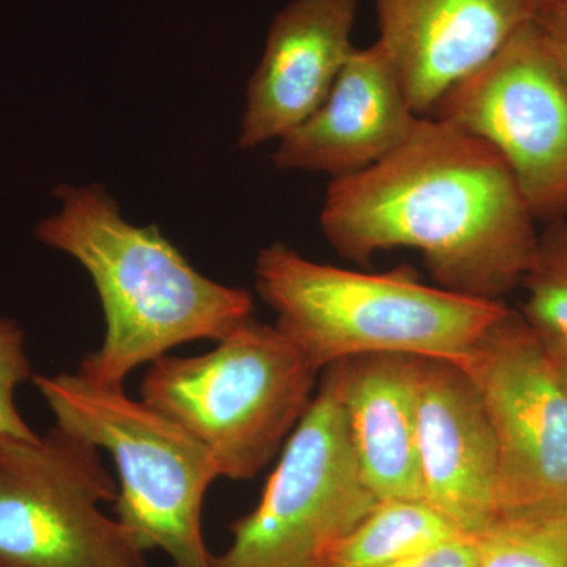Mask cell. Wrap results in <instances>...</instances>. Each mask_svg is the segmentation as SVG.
<instances>
[{
	"label": "cell",
	"instance_id": "cell-1",
	"mask_svg": "<svg viewBox=\"0 0 567 567\" xmlns=\"http://www.w3.org/2000/svg\"><path fill=\"white\" fill-rule=\"evenodd\" d=\"M505 159L486 141L420 117L382 162L328 185L320 226L339 256L368 265L412 248L442 289L502 301L524 279L539 235Z\"/></svg>",
	"mask_w": 567,
	"mask_h": 567
},
{
	"label": "cell",
	"instance_id": "cell-2",
	"mask_svg": "<svg viewBox=\"0 0 567 567\" xmlns=\"http://www.w3.org/2000/svg\"><path fill=\"white\" fill-rule=\"evenodd\" d=\"M61 210L37 226V238L69 254L91 276L106 334L78 374L123 386L134 369L188 342H218L252 319L251 293L196 270L155 226L123 218L100 185L55 188Z\"/></svg>",
	"mask_w": 567,
	"mask_h": 567
},
{
	"label": "cell",
	"instance_id": "cell-3",
	"mask_svg": "<svg viewBox=\"0 0 567 567\" xmlns=\"http://www.w3.org/2000/svg\"><path fill=\"white\" fill-rule=\"evenodd\" d=\"M256 289L276 327L323 372L361 354L464 360L507 311L503 301L425 286L406 268L363 274L274 244L257 256Z\"/></svg>",
	"mask_w": 567,
	"mask_h": 567
},
{
	"label": "cell",
	"instance_id": "cell-4",
	"mask_svg": "<svg viewBox=\"0 0 567 567\" xmlns=\"http://www.w3.org/2000/svg\"><path fill=\"white\" fill-rule=\"evenodd\" d=\"M320 374L276 324L249 319L210 352L153 361L141 395L208 451L219 476L246 481L281 453Z\"/></svg>",
	"mask_w": 567,
	"mask_h": 567
},
{
	"label": "cell",
	"instance_id": "cell-5",
	"mask_svg": "<svg viewBox=\"0 0 567 567\" xmlns=\"http://www.w3.org/2000/svg\"><path fill=\"white\" fill-rule=\"evenodd\" d=\"M55 424L82 436L114 461L115 518L142 550H163L173 567H213L203 509L219 472L208 451L123 386L81 374L33 375Z\"/></svg>",
	"mask_w": 567,
	"mask_h": 567
},
{
	"label": "cell",
	"instance_id": "cell-6",
	"mask_svg": "<svg viewBox=\"0 0 567 567\" xmlns=\"http://www.w3.org/2000/svg\"><path fill=\"white\" fill-rule=\"evenodd\" d=\"M354 458L336 364L281 451L262 498L230 525L233 543L213 567H328L377 506Z\"/></svg>",
	"mask_w": 567,
	"mask_h": 567
},
{
	"label": "cell",
	"instance_id": "cell-7",
	"mask_svg": "<svg viewBox=\"0 0 567 567\" xmlns=\"http://www.w3.org/2000/svg\"><path fill=\"white\" fill-rule=\"evenodd\" d=\"M117 492L102 451L61 425L0 442V567H145L128 529L100 509Z\"/></svg>",
	"mask_w": 567,
	"mask_h": 567
},
{
	"label": "cell",
	"instance_id": "cell-8",
	"mask_svg": "<svg viewBox=\"0 0 567 567\" xmlns=\"http://www.w3.org/2000/svg\"><path fill=\"white\" fill-rule=\"evenodd\" d=\"M429 117L492 145L536 219H566L567 65L536 18L451 89Z\"/></svg>",
	"mask_w": 567,
	"mask_h": 567
},
{
	"label": "cell",
	"instance_id": "cell-9",
	"mask_svg": "<svg viewBox=\"0 0 567 567\" xmlns=\"http://www.w3.org/2000/svg\"><path fill=\"white\" fill-rule=\"evenodd\" d=\"M457 364L494 429L499 516L566 513L567 393L543 339L507 308Z\"/></svg>",
	"mask_w": 567,
	"mask_h": 567
},
{
	"label": "cell",
	"instance_id": "cell-10",
	"mask_svg": "<svg viewBox=\"0 0 567 567\" xmlns=\"http://www.w3.org/2000/svg\"><path fill=\"white\" fill-rule=\"evenodd\" d=\"M416 445L424 502L480 535L499 516L498 446L480 391L453 361L421 358Z\"/></svg>",
	"mask_w": 567,
	"mask_h": 567
},
{
	"label": "cell",
	"instance_id": "cell-11",
	"mask_svg": "<svg viewBox=\"0 0 567 567\" xmlns=\"http://www.w3.org/2000/svg\"><path fill=\"white\" fill-rule=\"evenodd\" d=\"M379 40L420 117L491 61L527 22L533 0H374Z\"/></svg>",
	"mask_w": 567,
	"mask_h": 567
},
{
	"label": "cell",
	"instance_id": "cell-12",
	"mask_svg": "<svg viewBox=\"0 0 567 567\" xmlns=\"http://www.w3.org/2000/svg\"><path fill=\"white\" fill-rule=\"evenodd\" d=\"M357 0H292L271 22L249 78L238 147L248 151L308 121L352 52Z\"/></svg>",
	"mask_w": 567,
	"mask_h": 567
},
{
	"label": "cell",
	"instance_id": "cell-13",
	"mask_svg": "<svg viewBox=\"0 0 567 567\" xmlns=\"http://www.w3.org/2000/svg\"><path fill=\"white\" fill-rule=\"evenodd\" d=\"M417 121L382 48H357L319 110L278 141L274 163L331 178L361 173L398 151Z\"/></svg>",
	"mask_w": 567,
	"mask_h": 567
},
{
	"label": "cell",
	"instance_id": "cell-14",
	"mask_svg": "<svg viewBox=\"0 0 567 567\" xmlns=\"http://www.w3.org/2000/svg\"><path fill=\"white\" fill-rule=\"evenodd\" d=\"M421 357L361 354L336 363L347 431L365 486L380 499H423L416 445Z\"/></svg>",
	"mask_w": 567,
	"mask_h": 567
},
{
	"label": "cell",
	"instance_id": "cell-15",
	"mask_svg": "<svg viewBox=\"0 0 567 567\" xmlns=\"http://www.w3.org/2000/svg\"><path fill=\"white\" fill-rule=\"evenodd\" d=\"M466 536L424 499H383L342 540L328 567H388Z\"/></svg>",
	"mask_w": 567,
	"mask_h": 567
},
{
	"label": "cell",
	"instance_id": "cell-16",
	"mask_svg": "<svg viewBox=\"0 0 567 567\" xmlns=\"http://www.w3.org/2000/svg\"><path fill=\"white\" fill-rule=\"evenodd\" d=\"M476 567H567V514H502L475 536Z\"/></svg>",
	"mask_w": 567,
	"mask_h": 567
},
{
	"label": "cell",
	"instance_id": "cell-17",
	"mask_svg": "<svg viewBox=\"0 0 567 567\" xmlns=\"http://www.w3.org/2000/svg\"><path fill=\"white\" fill-rule=\"evenodd\" d=\"M520 315L551 350H567V219L550 223L522 279Z\"/></svg>",
	"mask_w": 567,
	"mask_h": 567
},
{
	"label": "cell",
	"instance_id": "cell-18",
	"mask_svg": "<svg viewBox=\"0 0 567 567\" xmlns=\"http://www.w3.org/2000/svg\"><path fill=\"white\" fill-rule=\"evenodd\" d=\"M33 379L25 352V336L20 324L9 317L0 319V442H32L39 435L18 412L14 393Z\"/></svg>",
	"mask_w": 567,
	"mask_h": 567
},
{
	"label": "cell",
	"instance_id": "cell-19",
	"mask_svg": "<svg viewBox=\"0 0 567 567\" xmlns=\"http://www.w3.org/2000/svg\"><path fill=\"white\" fill-rule=\"evenodd\" d=\"M388 567H476L475 536H461L451 543Z\"/></svg>",
	"mask_w": 567,
	"mask_h": 567
},
{
	"label": "cell",
	"instance_id": "cell-20",
	"mask_svg": "<svg viewBox=\"0 0 567 567\" xmlns=\"http://www.w3.org/2000/svg\"><path fill=\"white\" fill-rule=\"evenodd\" d=\"M535 18L567 65V0L537 11Z\"/></svg>",
	"mask_w": 567,
	"mask_h": 567
},
{
	"label": "cell",
	"instance_id": "cell-21",
	"mask_svg": "<svg viewBox=\"0 0 567 567\" xmlns=\"http://www.w3.org/2000/svg\"><path fill=\"white\" fill-rule=\"evenodd\" d=\"M547 347V346H546ZM551 361H554L555 369H557L559 380H561L563 386H565L567 393V350H551L548 349Z\"/></svg>",
	"mask_w": 567,
	"mask_h": 567
},
{
	"label": "cell",
	"instance_id": "cell-22",
	"mask_svg": "<svg viewBox=\"0 0 567 567\" xmlns=\"http://www.w3.org/2000/svg\"><path fill=\"white\" fill-rule=\"evenodd\" d=\"M563 2V0H533L536 7V13L539 10L547 9V7L555 6V3Z\"/></svg>",
	"mask_w": 567,
	"mask_h": 567
},
{
	"label": "cell",
	"instance_id": "cell-23",
	"mask_svg": "<svg viewBox=\"0 0 567 567\" xmlns=\"http://www.w3.org/2000/svg\"><path fill=\"white\" fill-rule=\"evenodd\" d=\"M566 514H567V509H566Z\"/></svg>",
	"mask_w": 567,
	"mask_h": 567
}]
</instances>
